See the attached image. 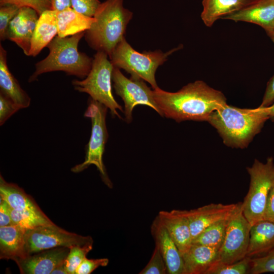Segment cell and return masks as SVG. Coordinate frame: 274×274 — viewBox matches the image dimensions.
<instances>
[{
    "instance_id": "obj_30",
    "label": "cell",
    "mask_w": 274,
    "mask_h": 274,
    "mask_svg": "<svg viewBox=\"0 0 274 274\" xmlns=\"http://www.w3.org/2000/svg\"><path fill=\"white\" fill-rule=\"evenodd\" d=\"M249 272L251 274L274 272V248L263 256L251 258Z\"/></svg>"
},
{
    "instance_id": "obj_38",
    "label": "cell",
    "mask_w": 274,
    "mask_h": 274,
    "mask_svg": "<svg viewBox=\"0 0 274 274\" xmlns=\"http://www.w3.org/2000/svg\"><path fill=\"white\" fill-rule=\"evenodd\" d=\"M12 225L10 206L4 199L1 198L0 202V227Z\"/></svg>"
},
{
    "instance_id": "obj_10",
    "label": "cell",
    "mask_w": 274,
    "mask_h": 274,
    "mask_svg": "<svg viewBox=\"0 0 274 274\" xmlns=\"http://www.w3.org/2000/svg\"><path fill=\"white\" fill-rule=\"evenodd\" d=\"M251 228V224L243 214L240 202L228 219L225 237L215 263H233L245 258Z\"/></svg>"
},
{
    "instance_id": "obj_29",
    "label": "cell",
    "mask_w": 274,
    "mask_h": 274,
    "mask_svg": "<svg viewBox=\"0 0 274 274\" xmlns=\"http://www.w3.org/2000/svg\"><path fill=\"white\" fill-rule=\"evenodd\" d=\"M92 245L83 246H75L70 248V252L64 260L67 274H75V271L87 254L92 249Z\"/></svg>"
},
{
    "instance_id": "obj_35",
    "label": "cell",
    "mask_w": 274,
    "mask_h": 274,
    "mask_svg": "<svg viewBox=\"0 0 274 274\" xmlns=\"http://www.w3.org/2000/svg\"><path fill=\"white\" fill-rule=\"evenodd\" d=\"M72 8L85 15L93 17L101 2L99 0H71Z\"/></svg>"
},
{
    "instance_id": "obj_7",
    "label": "cell",
    "mask_w": 274,
    "mask_h": 274,
    "mask_svg": "<svg viewBox=\"0 0 274 274\" xmlns=\"http://www.w3.org/2000/svg\"><path fill=\"white\" fill-rule=\"evenodd\" d=\"M247 170L250 176V185L242 202V209L252 226L263 220L268 193L274 182L273 158L268 157L265 163L255 159Z\"/></svg>"
},
{
    "instance_id": "obj_34",
    "label": "cell",
    "mask_w": 274,
    "mask_h": 274,
    "mask_svg": "<svg viewBox=\"0 0 274 274\" xmlns=\"http://www.w3.org/2000/svg\"><path fill=\"white\" fill-rule=\"evenodd\" d=\"M20 109L8 97L0 92V125Z\"/></svg>"
},
{
    "instance_id": "obj_14",
    "label": "cell",
    "mask_w": 274,
    "mask_h": 274,
    "mask_svg": "<svg viewBox=\"0 0 274 274\" xmlns=\"http://www.w3.org/2000/svg\"><path fill=\"white\" fill-rule=\"evenodd\" d=\"M39 16L30 7H20L8 27L7 39L15 43L27 56L29 54L31 39Z\"/></svg>"
},
{
    "instance_id": "obj_28",
    "label": "cell",
    "mask_w": 274,
    "mask_h": 274,
    "mask_svg": "<svg viewBox=\"0 0 274 274\" xmlns=\"http://www.w3.org/2000/svg\"><path fill=\"white\" fill-rule=\"evenodd\" d=\"M251 258L229 264L215 263L206 274H245L249 271Z\"/></svg>"
},
{
    "instance_id": "obj_31",
    "label": "cell",
    "mask_w": 274,
    "mask_h": 274,
    "mask_svg": "<svg viewBox=\"0 0 274 274\" xmlns=\"http://www.w3.org/2000/svg\"><path fill=\"white\" fill-rule=\"evenodd\" d=\"M140 274H166L167 268L158 248L155 246L152 256Z\"/></svg>"
},
{
    "instance_id": "obj_20",
    "label": "cell",
    "mask_w": 274,
    "mask_h": 274,
    "mask_svg": "<svg viewBox=\"0 0 274 274\" xmlns=\"http://www.w3.org/2000/svg\"><path fill=\"white\" fill-rule=\"evenodd\" d=\"M26 229L11 225L0 227V258L13 260L27 256L25 248Z\"/></svg>"
},
{
    "instance_id": "obj_43",
    "label": "cell",
    "mask_w": 274,
    "mask_h": 274,
    "mask_svg": "<svg viewBox=\"0 0 274 274\" xmlns=\"http://www.w3.org/2000/svg\"><path fill=\"white\" fill-rule=\"evenodd\" d=\"M266 33L271 40L274 42V27L270 30L266 31Z\"/></svg>"
},
{
    "instance_id": "obj_37",
    "label": "cell",
    "mask_w": 274,
    "mask_h": 274,
    "mask_svg": "<svg viewBox=\"0 0 274 274\" xmlns=\"http://www.w3.org/2000/svg\"><path fill=\"white\" fill-rule=\"evenodd\" d=\"M263 220L274 223V182L268 193Z\"/></svg>"
},
{
    "instance_id": "obj_23",
    "label": "cell",
    "mask_w": 274,
    "mask_h": 274,
    "mask_svg": "<svg viewBox=\"0 0 274 274\" xmlns=\"http://www.w3.org/2000/svg\"><path fill=\"white\" fill-rule=\"evenodd\" d=\"M58 33L56 11L47 10L38 20L31 41L29 56H36Z\"/></svg>"
},
{
    "instance_id": "obj_33",
    "label": "cell",
    "mask_w": 274,
    "mask_h": 274,
    "mask_svg": "<svg viewBox=\"0 0 274 274\" xmlns=\"http://www.w3.org/2000/svg\"><path fill=\"white\" fill-rule=\"evenodd\" d=\"M13 4L19 7H29L40 15L47 10H52V0H0V6Z\"/></svg>"
},
{
    "instance_id": "obj_5",
    "label": "cell",
    "mask_w": 274,
    "mask_h": 274,
    "mask_svg": "<svg viewBox=\"0 0 274 274\" xmlns=\"http://www.w3.org/2000/svg\"><path fill=\"white\" fill-rule=\"evenodd\" d=\"M182 47L180 45L165 53L160 50L141 53L134 50L124 38L116 46L109 59L114 67L125 70L132 78L147 81L154 89L158 87L155 77L157 68L170 54Z\"/></svg>"
},
{
    "instance_id": "obj_17",
    "label": "cell",
    "mask_w": 274,
    "mask_h": 274,
    "mask_svg": "<svg viewBox=\"0 0 274 274\" xmlns=\"http://www.w3.org/2000/svg\"><path fill=\"white\" fill-rule=\"evenodd\" d=\"M223 19L254 23L266 32L274 27V0H259Z\"/></svg>"
},
{
    "instance_id": "obj_22",
    "label": "cell",
    "mask_w": 274,
    "mask_h": 274,
    "mask_svg": "<svg viewBox=\"0 0 274 274\" xmlns=\"http://www.w3.org/2000/svg\"><path fill=\"white\" fill-rule=\"evenodd\" d=\"M274 248V223L262 220L251 226L246 257L263 256Z\"/></svg>"
},
{
    "instance_id": "obj_41",
    "label": "cell",
    "mask_w": 274,
    "mask_h": 274,
    "mask_svg": "<svg viewBox=\"0 0 274 274\" xmlns=\"http://www.w3.org/2000/svg\"><path fill=\"white\" fill-rule=\"evenodd\" d=\"M51 274H67L65 269L64 261L55 267Z\"/></svg>"
},
{
    "instance_id": "obj_27",
    "label": "cell",
    "mask_w": 274,
    "mask_h": 274,
    "mask_svg": "<svg viewBox=\"0 0 274 274\" xmlns=\"http://www.w3.org/2000/svg\"><path fill=\"white\" fill-rule=\"evenodd\" d=\"M228 218L219 221L207 227L192 240V244L219 249L225 237Z\"/></svg>"
},
{
    "instance_id": "obj_21",
    "label": "cell",
    "mask_w": 274,
    "mask_h": 274,
    "mask_svg": "<svg viewBox=\"0 0 274 274\" xmlns=\"http://www.w3.org/2000/svg\"><path fill=\"white\" fill-rule=\"evenodd\" d=\"M218 250L213 247L192 244L182 255L185 274H206L216 262Z\"/></svg>"
},
{
    "instance_id": "obj_12",
    "label": "cell",
    "mask_w": 274,
    "mask_h": 274,
    "mask_svg": "<svg viewBox=\"0 0 274 274\" xmlns=\"http://www.w3.org/2000/svg\"><path fill=\"white\" fill-rule=\"evenodd\" d=\"M240 203H211L189 211L184 210L189 224L192 240L209 226L228 218Z\"/></svg>"
},
{
    "instance_id": "obj_15",
    "label": "cell",
    "mask_w": 274,
    "mask_h": 274,
    "mask_svg": "<svg viewBox=\"0 0 274 274\" xmlns=\"http://www.w3.org/2000/svg\"><path fill=\"white\" fill-rule=\"evenodd\" d=\"M151 231L165 261L169 274H185L182 256L158 216L153 221Z\"/></svg>"
},
{
    "instance_id": "obj_13",
    "label": "cell",
    "mask_w": 274,
    "mask_h": 274,
    "mask_svg": "<svg viewBox=\"0 0 274 274\" xmlns=\"http://www.w3.org/2000/svg\"><path fill=\"white\" fill-rule=\"evenodd\" d=\"M70 248L58 247L43 250L15 261L22 274H50L66 259Z\"/></svg>"
},
{
    "instance_id": "obj_2",
    "label": "cell",
    "mask_w": 274,
    "mask_h": 274,
    "mask_svg": "<svg viewBox=\"0 0 274 274\" xmlns=\"http://www.w3.org/2000/svg\"><path fill=\"white\" fill-rule=\"evenodd\" d=\"M269 119L266 107L240 108L228 105L214 111L207 120L227 146L244 149Z\"/></svg>"
},
{
    "instance_id": "obj_16",
    "label": "cell",
    "mask_w": 274,
    "mask_h": 274,
    "mask_svg": "<svg viewBox=\"0 0 274 274\" xmlns=\"http://www.w3.org/2000/svg\"><path fill=\"white\" fill-rule=\"evenodd\" d=\"M157 216L182 255L192 244L189 221L184 210L161 211Z\"/></svg>"
},
{
    "instance_id": "obj_6",
    "label": "cell",
    "mask_w": 274,
    "mask_h": 274,
    "mask_svg": "<svg viewBox=\"0 0 274 274\" xmlns=\"http://www.w3.org/2000/svg\"><path fill=\"white\" fill-rule=\"evenodd\" d=\"M108 57L105 52L97 51L88 75L82 80H74L72 83L76 90L88 94L91 98L109 109L113 116L121 118L117 110L122 111V107L112 93L111 81L114 66Z\"/></svg>"
},
{
    "instance_id": "obj_42",
    "label": "cell",
    "mask_w": 274,
    "mask_h": 274,
    "mask_svg": "<svg viewBox=\"0 0 274 274\" xmlns=\"http://www.w3.org/2000/svg\"><path fill=\"white\" fill-rule=\"evenodd\" d=\"M269 119L274 122V102L269 107H266Z\"/></svg>"
},
{
    "instance_id": "obj_24",
    "label": "cell",
    "mask_w": 274,
    "mask_h": 274,
    "mask_svg": "<svg viewBox=\"0 0 274 274\" xmlns=\"http://www.w3.org/2000/svg\"><path fill=\"white\" fill-rule=\"evenodd\" d=\"M57 36L60 38L71 36L89 29L95 18L82 14L72 8L56 11Z\"/></svg>"
},
{
    "instance_id": "obj_18",
    "label": "cell",
    "mask_w": 274,
    "mask_h": 274,
    "mask_svg": "<svg viewBox=\"0 0 274 274\" xmlns=\"http://www.w3.org/2000/svg\"><path fill=\"white\" fill-rule=\"evenodd\" d=\"M7 57V51L1 44L0 92L10 98L20 109L26 108L30 104V97L10 71Z\"/></svg>"
},
{
    "instance_id": "obj_19",
    "label": "cell",
    "mask_w": 274,
    "mask_h": 274,
    "mask_svg": "<svg viewBox=\"0 0 274 274\" xmlns=\"http://www.w3.org/2000/svg\"><path fill=\"white\" fill-rule=\"evenodd\" d=\"M259 0H202L201 18L208 27L219 19L236 13Z\"/></svg>"
},
{
    "instance_id": "obj_39",
    "label": "cell",
    "mask_w": 274,
    "mask_h": 274,
    "mask_svg": "<svg viewBox=\"0 0 274 274\" xmlns=\"http://www.w3.org/2000/svg\"><path fill=\"white\" fill-rule=\"evenodd\" d=\"M274 102V75L267 83L262 102L259 107H267Z\"/></svg>"
},
{
    "instance_id": "obj_32",
    "label": "cell",
    "mask_w": 274,
    "mask_h": 274,
    "mask_svg": "<svg viewBox=\"0 0 274 274\" xmlns=\"http://www.w3.org/2000/svg\"><path fill=\"white\" fill-rule=\"evenodd\" d=\"M20 7L16 5L6 4L0 8V39L1 41L7 39L9 24L18 13Z\"/></svg>"
},
{
    "instance_id": "obj_1",
    "label": "cell",
    "mask_w": 274,
    "mask_h": 274,
    "mask_svg": "<svg viewBox=\"0 0 274 274\" xmlns=\"http://www.w3.org/2000/svg\"><path fill=\"white\" fill-rule=\"evenodd\" d=\"M153 95L163 116L177 122L207 121L214 111L227 104L221 91L201 80L189 83L175 92L158 87L153 90Z\"/></svg>"
},
{
    "instance_id": "obj_3",
    "label": "cell",
    "mask_w": 274,
    "mask_h": 274,
    "mask_svg": "<svg viewBox=\"0 0 274 274\" xmlns=\"http://www.w3.org/2000/svg\"><path fill=\"white\" fill-rule=\"evenodd\" d=\"M133 13L123 6V0H106L101 3L93 17L95 21L87 30L85 38L89 46L102 51L110 57L124 38Z\"/></svg>"
},
{
    "instance_id": "obj_11",
    "label": "cell",
    "mask_w": 274,
    "mask_h": 274,
    "mask_svg": "<svg viewBox=\"0 0 274 274\" xmlns=\"http://www.w3.org/2000/svg\"><path fill=\"white\" fill-rule=\"evenodd\" d=\"M112 79L116 94L121 97L124 103V115L127 123L131 122L132 111L137 105L149 106L163 117L153 97V90L148 87L143 80L132 77L128 79L116 67H114Z\"/></svg>"
},
{
    "instance_id": "obj_8",
    "label": "cell",
    "mask_w": 274,
    "mask_h": 274,
    "mask_svg": "<svg viewBox=\"0 0 274 274\" xmlns=\"http://www.w3.org/2000/svg\"><path fill=\"white\" fill-rule=\"evenodd\" d=\"M107 110L108 108L102 104L92 98L89 100L84 116L90 119L92 129L85 159L83 162L74 166L71 170L79 173L93 164L99 171L104 181L109 185L110 181L107 178L102 161L105 145L108 138L106 122Z\"/></svg>"
},
{
    "instance_id": "obj_36",
    "label": "cell",
    "mask_w": 274,
    "mask_h": 274,
    "mask_svg": "<svg viewBox=\"0 0 274 274\" xmlns=\"http://www.w3.org/2000/svg\"><path fill=\"white\" fill-rule=\"evenodd\" d=\"M109 259L99 258L89 259L85 257L77 268L75 274H89L99 266H106L108 264Z\"/></svg>"
},
{
    "instance_id": "obj_25",
    "label": "cell",
    "mask_w": 274,
    "mask_h": 274,
    "mask_svg": "<svg viewBox=\"0 0 274 274\" xmlns=\"http://www.w3.org/2000/svg\"><path fill=\"white\" fill-rule=\"evenodd\" d=\"M0 196L13 209L43 213L30 196L17 185L6 182L0 176Z\"/></svg>"
},
{
    "instance_id": "obj_26",
    "label": "cell",
    "mask_w": 274,
    "mask_h": 274,
    "mask_svg": "<svg viewBox=\"0 0 274 274\" xmlns=\"http://www.w3.org/2000/svg\"><path fill=\"white\" fill-rule=\"evenodd\" d=\"M10 212L12 225L26 230L54 223L44 213L28 210H14L10 207Z\"/></svg>"
},
{
    "instance_id": "obj_4",
    "label": "cell",
    "mask_w": 274,
    "mask_h": 274,
    "mask_svg": "<svg viewBox=\"0 0 274 274\" xmlns=\"http://www.w3.org/2000/svg\"><path fill=\"white\" fill-rule=\"evenodd\" d=\"M85 32L69 37L56 36L47 46L49 54L35 64V71L28 82L36 81L42 74L54 71H62L67 75L84 79L91 68L93 59L78 49L79 43Z\"/></svg>"
},
{
    "instance_id": "obj_9",
    "label": "cell",
    "mask_w": 274,
    "mask_h": 274,
    "mask_svg": "<svg viewBox=\"0 0 274 274\" xmlns=\"http://www.w3.org/2000/svg\"><path fill=\"white\" fill-rule=\"evenodd\" d=\"M25 248L27 255L43 250L58 248H71L93 244L90 236L70 232L54 223L26 229Z\"/></svg>"
},
{
    "instance_id": "obj_40",
    "label": "cell",
    "mask_w": 274,
    "mask_h": 274,
    "mask_svg": "<svg viewBox=\"0 0 274 274\" xmlns=\"http://www.w3.org/2000/svg\"><path fill=\"white\" fill-rule=\"evenodd\" d=\"M72 8L71 0H52V10L62 11L68 8Z\"/></svg>"
}]
</instances>
